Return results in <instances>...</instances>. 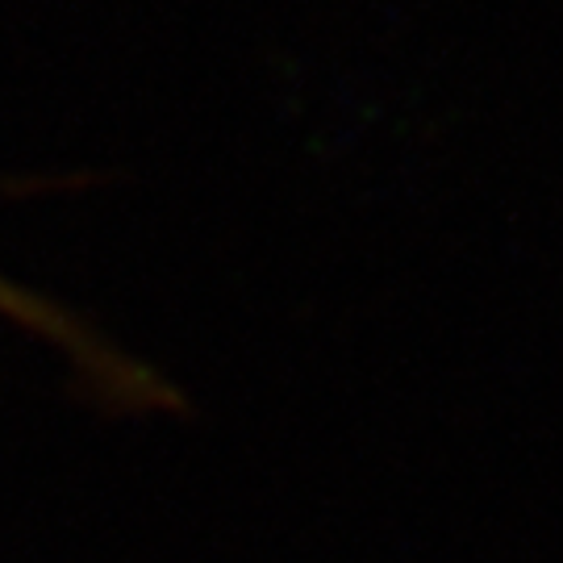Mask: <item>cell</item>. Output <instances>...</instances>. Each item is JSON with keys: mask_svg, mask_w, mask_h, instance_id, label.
Listing matches in <instances>:
<instances>
[{"mask_svg": "<svg viewBox=\"0 0 563 563\" xmlns=\"http://www.w3.org/2000/svg\"><path fill=\"white\" fill-rule=\"evenodd\" d=\"M0 318L13 322L18 330L34 334V339H46L55 351H63L67 360L80 367L84 376H92L97 388L113 393L118 401H159L163 388H155V380L142 372L139 363H130L121 351H113L109 342L88 330V325L67 313L63 305H55L51 297H42L25 284L9 280L0 272Z\"/></svg>", "mask_w": 563, "mask_h": 563, "instance_id": "cell-1", "label": "cell"}]
</instances>
